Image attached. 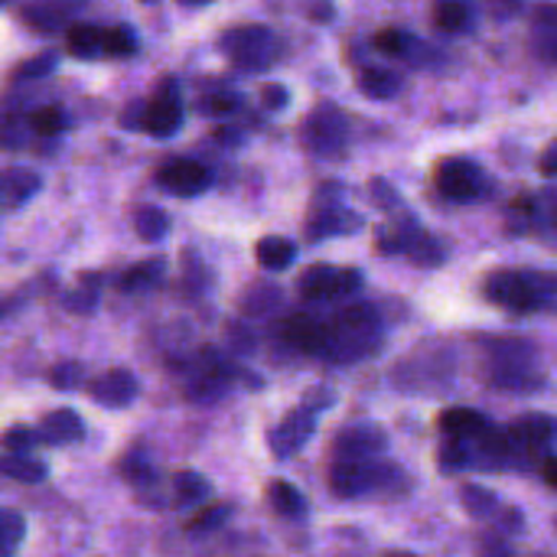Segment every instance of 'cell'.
<instances>
[{
  "label": "cell",
  "mask_w": 557,
  "mask_h": 557,
  "mask_svg": "<svg viewBox=\"0 0 557 557\" xmlns=\"http://www.w3.org/2000/svg\"><path fill=\"white\" fill-rule=\"evenodd\" d=\"M382 320L372 304H349L330 320H323V356L330 362H359L379 352Z\"/></svg>",
  "instance_id": "6da1fadb"
},
{
  "label": "cell",
  "mask_w": 557,
  "mask_h": 557,
  "mask_svg": "<svg viewBox=\"0 0 557 557\" xmlns=\"http://www.w3.org/2000/svg\"><path fill=\"white\" fill-rule=\"evenodd\" d=\"M405 470L382 460V457H362V460H333L330 467V490L339 499H366L382 493H401Z\"/></svg>",
  "instance_id": "7a4b0ae2"
},
{
  "label": "cell",
  "mask_w": 557,
  "mask_h": 557,
  "mask_svg": "<svg viewBox=\"0 0 557 557\" xmlns=\"http://www.w3.org/2000/svg\"><path fill=\"white\" fill-rule=\"evenodd\" d=\"M486 297L509 313H542L555 307V277L542 271H496L483 284Z\"/></svg>",
  "instance_id": "3957f363"
},
{
  "label": "cell",
  "mask_w": 557,
  "mask_h": 557,
  "mask_svg": "<svg viewBox=\"0 0 557 557\" xmlns=\"http://www.w3.org/2000/svg\"><path fill=\"white\" fill-rule=\"evenodd\" d=\"M490 382L506 392H539L545 375L539 369V349L529 339H496L490 346Z\"/></svg>",
  "instance_id": "277c9868"
},
{
  "label": "cell",
  "mask_w": 557,
  "mask_h": 557,
  "mask_svg": "<svg viewBox=\"0 0 557 557\" xmlns=\"http://www.w3.org/2000/svg\"><path fill=\"white\" fill-rule=\"evenodd\" d=\"M219 46L245 72H264V69L277 65V59L284 52L277 33L271 26H261V23H245V26L228 29L219 39Z\"/></svg>",
  "instance_id": "5b68a950"
},
{
  "label": "cell",
  "mask_w": 557,
  "mask_h": 557,
  "mask_svg": "<svg viewBox=\"0 0 557 557\" xmlns=\"http://www.w3.org/2000/svg\"><path fill=\"white\" fill-rule=\"evenodd\" d=\"M362 215L352 212L343 202V186L339 183H323L313 196L310 206V219H307V238L320 242V238H336V235H356L362 232Z\"/></svg>",
  "instance_id": "8992f818"
},
{
  "label": "cell",
  "mask_w": 557,
  "mask_h": 557,
  "mask_svg": "<svg viewBox=\"0 0 557 557\" xmlns=\"http://www.w3.org/2000/svg\"><path fill=\"white\" fill-rule=\"evenodd\" d=\"M490 176L483 173V166H476L470 157H444L434 166V189L460 206L480 202L490 196Z\"/></svg>",
  "instance_id": "52a82bcc"
},
{
  "label": "cell",
  "mask_w": 557,
  "mask_h": 557,
  "mask_svg": "<svg viewBox=\"0 0 557 557\" xmlns=\"http://www.w3.org/2000/svg\"><path fill=\"white\" fill-rule=\"evenodd\" d=\"M304 144L317 157H339L349 144V121L336 104H317L304 124Z\"/></svg>",
  "instance_id": "ba28073f"
},
{
  "label": "cell",
  "mask_w": 557,
  "mask_h": 557,
  "mask_svg": "<svg viewBox=\"0 0 557 557\" xmlns=\"http://www.w3.org/2000/svg\"><path fill=\"white\" fill-rule=\"evenodd\" d=\"M300 297L307 300H339L362 290V271L359 268H333V264H313L297 281Z\"/></svg>",
  "instance_id": "9c48e42d"
},
{
  "label": "cell",
  "mask_w": 557,
  "mask_h": 557,
  "mask_svg": "<svg viewBox=\"0 0 557 557\" xmlns=\"http://www.w3.org/2000/svg\"><path fill=\"white\" fill-rule=\"evenodd\" d=\"M183 98H180V85L176 78L160 82L157 95L150 101H144L140 111V131L153 134V137H173L183 127Z\"/></svg>",
  "instance_id": "30bf717a"
},
{
  "label": "cell",
  "mask_w": 557,
  "mask_h": 557,
  "mask_svg": "<svg viewBox=\"0 0 557 557\" xmlns=\"http://www.w3.org/2000/svg\"><path fill=\"white\" fill-rule=\"evenodd\" d=\"M157 183L163 189H170L173 196H199L209 189L212 173L209 166H202L199 160L189 157H170L157 166Z\"/></svg>",
  "instance_id": "8fae6325"
},
{
  "label": "cell",
  "mask_w": 557,
  "mask_h": 557,
  "mask_svg": "<svg viewBox=\"0 0 557 557\" xmlns=\"http://www.w3.org/2000/svg\"><path fill=\"white\" fill-rule=\"evenodd\" d=\"M313 431H317V411H310L307 405H300L277 428L268 431V447H271V454L277 460H287V457H294L313 437Z\"/></svg>",
  "instance_id": "7c38bea8"
},
{
  "label": "cell",
  "mask_w": 557,
  "mask_h": 557,
  "mask_svg": "<svg viewBox=\"0 0 557 557\" xmlns=\"http://www.w3.org/2000/svg\"><path fill=\"white\" fill-rule=\"evenodd\" d=\"M388 450V434L379 424H352L336 434L333 441V460H362V457H382Z\"/></svg>",
  "instance_id": "4fadbf2b"
},
{
  "label": "cell",
  "mask_w": 557,
  "mask_h": 557,
  "mask_svg": "<svg viewBox=\"0 0 557 557\" xmlns=\"http://www.w3.org/2000/svg\"><path fill=\"white\" fill-rule=\"evenodd\" d=\"M506 437H509L516 457H522V454H545V450H552L555 418L552 414H522L519 421H512Z\"/></svg>",
  "instance_id": "5bb4252c"
},
{
  "label": "cell",
  "mask_w": 557,
  "mask_h": 557,
  "mask_svg": "<svg viewBox=\"0 0 557 557\" xmlns=\"http://www.w3.org/2000/svg\"><path fill=\"white\" fill-rule=\"evenodd\" d=\"M88 395L101 408H127L140 395V382L127 369H108L104 375L88 382Z\"/></svg>",
  "instance_id": "9a60e30c"
},
{
  "label": "cell",
  "mask_w": 557,
  "mask_h": 557,
  "mask_svg": "<svg viewBox=\"0 0 557 557\" xmlns=\"http://www.w3.org/2000/svg\"><path fill=\"white\" fill-rule=\"evenodd\" d=\"M36 437H39V444H49V447H69L85 437V424L72 408H59L42 418Z\"/></svg>",
  "instance_id": "2e32d148"
},
{
  "label": "cell",
  "mask_w": 557,
  "mask_h": 557,
  "mask_svg": "<svg viewBox=\"0 0 557 557\" xmlns=\"http://www.w3.org/2000/svg\"><path fill=\"white\" fill-rule=\"evenodd\" d=\"M281 336L287 339L290 349L304 352V356H323V320L317 317H290L281 330Z\"/></svg>",
  "instance_id": "e0dca14e"
},
{
  "label": "cell",
  "mask_w": 557,
  "mask_h": 557,
  "mask_svg": "<svg viewBox=\"0 0 557 557\" xmlns=\"http://www.w3.org/2000/svg\"><path fill=\"white\" fill-rule=\"evenodd\" d=\"M437 428H441L444 437L473 441V437H480L490 428V418L480 414V411H473V408H447V411H441Z\"/></svg>",
  "instance_id": "ac0fdd59"
},
{
  "label": "cell",
  "mask_w": 557,
  "mask_h": 557,
  "mask_svg": "<svg viewBox=\"0 0 557 557\" xmlns=\"http://www.w3.org/2000/svg\"><path fill=\"white\" fill-rule=\"evenodd\" d=\"M39 176L29 170H7L0 173V212L3 209H20L39 193Z\"/></svg>",
  "instance_id": "d6986e66"
},
{
  "label": "cell",
  "mask_w": 557,
  "mask_h": 557,
  "mask_svg": "<svg viewBox=\"0 0 557 557\" xmlns=\"http://www.w3.org/2000/svg\"><path fill=\"white\" fill-rule=\"evenodd\" d=\"M476 0H437L434 3V26L444 33H467L476 23Z\"/></svg>",
  "instance_id": "ffe728a7"
},
{
  "label": "cell",
  "mask_w": 557,
  "mask_h": 557,
  "mask_svg": "<svg viewBox=\"0 0 557 557\" xmlns=\"http://www.w3.org/2000/svg\"><path fill=\"white\" fill-rule=\"evenodd\" d=\"M255 261L264 271H287L297 261V245L290 238H284V235H264L255 245Z\"/></svg>",
  "instance_id": "44dd1931"
},
{
  "label": "cell",
  "mask_w": 557,
  "mask_h": 557,
  "mask_svg": "<svg viewBox=\"0 0 557 557\" xmlns=\"http://www.w3.org/2000/svg\"><path fill=\"white\" fill-rule=\"evenodd\" d=\"M359 88L372 101H392L401 91V75L385 65H366L359 72Z\"/></svg>",
  "instance_id": "7402d4cb"
},
{
  "label": "cell",
  "mask_w": 557,
  "mask_h": 557,
  "mask_svg": "<svg viewBox=\"0 0 557 557\" xmlns=\"http://www.w3.org/2000/svg\"><path fill=\"white\" fill-rule=\"evenodd\" d=\"M268 503L281 519H304L307 516V499L304 493L287 483V480H271L268 483Z\"/></svg>",
  "instance_id": "603a6c76"
},
{
  "label": "cell",
  "mask_w": 557,
  "mask_h": 557,
  "mask_svg": "<svg viewBox=\"0 0 557 557\" xmlns=\"http://www.w3.org/2000/svg\"><path fill=\"white\" fill-rule=\"evenodd\" d=\"M65 52L72 59H98L101 55V29L91 23L65 26Z\"/></svg>",
  "instance_id": "cb8c5ba5"
},
{
  "label": "cell",
  "mask_w": 557,
  "mask_h": 557,
  "mask_svg": "<svg viewBox=\"0 0 557 557\" xmlns=\"http://www.w3.org/2000/svg\"><path fill=\"white\" fill-rule=\"evenodd\" d=\"M163 277H166V258L157 255V258H147V261H140V264L127 268L124 277H121V290H127V294H134V290H150V287H157Z\"/></svg>",
  "instance_id": "d4e9b609"
},
{
  "label": "cell",
  "mask_w": 557,
  "mask_h": 557,
  "mask_svg": "<svg viewBox=\"0 0 557 557\" xmlns=\"http://www.w3.org/2000/svg\"><path fill=\"white\" fill-rule=\"evenodd\" d=\"M0 473L16 483H42L49 476V467L26 454H7V457H0Z\"/></svg>",
  "instance_id": "484cf974"
},
{
  "label": "cell",
  "mask_w": 557,
  "mask_h": 557,
  "mask_svg": "<svg viewBox=\"0 0 557 557\" xmlns=\"http://www.w3.org/2000/svg\"><path fill=\"white\" fill-rule=\"evenodd\" d=\"M277 304H281V290H277L274 284H268V281L251 284V287L242 294V313L251 317V320L268 317L271 310H277Z\"/></svg>",
  "instance_id": "4316f807"
},
{
  "label": "cell",
  "mask_w": 557,
  "mask_h": 557,
  "mask_svg": "<svg viewBox=\"0 0 557 557\" xmlns=\"http://www.w3.org/2000/svg\"><path fill=\"white\" fill-rule=\"evenodd\" d=\"M460 499H463V509L473 516V519H480V522H493V516L499 512V496L493 493V490H486V486H480V483H467L463 490H460Z\"/></svg>",
  "instance_id": "83f0119b"
},
{
  "label": "cell",
  "mask_w": 557,
  "mask_h": 557,
  "mask_svg": "<svg viewBox=\"0 0 557 557\" xmlns=\"http://www.w3.org/2000/svg\"><path fill=\"white\" fill-rule=\"evenodd\" d=\"M69 7L65 3H33V7H26L23 10V20L29 23V26H36L39 33H59L65 23H69Z\"/></svg>",
  "instance_id": "f1b7e54d"
},
{
  "label": "cell",
  "mask_w": 557,
  "mask_h": 557,
  "mask_svg": "<svg viewBox=\"0 0 557 557\" xmlns=\"http://www.w3.org/2000/svg\"><path fill=\"white\" fill-rule=\"evenodd\" d=\"M140 49V39L134 33V26L127 23H117V26H108L101 29V55H114V59H127Z\"/></svg>",
  "instance_id": "f546056e"
},
{
  "label": "cell",
  "mask_w": 557,
  "mask_h": 557,
  "mask_svg": "<svg viewBox=\"0 0 557 557\" xmlns=\"http://www.w3.org/2000/svg\"><path fill=\"white\" fill-rule=\"evenodd\" d=\"M173 496L180 506H199L212 496V486L202 473H193V470H183L173 476Z\"/></svg>",
  "instance_id": "4dcf8cb0"
},
{
  "label": "cell",
  "mask_w": 557,
  "mask_h": 557,
  "mask_svg": "<svg viewBox=\"0 0 557 557\" xmlns=\"http://www.w3.org/2000/svg\"><path fill=\"white\" fill-rule=\"evenodd\" d=\"M98 284H101L98 274H82L78 287L69 290V294H62V307H65L69 313H75V317L91 313V310L98 307Z\"/></svg>",
  "instance_id": "1f68e13d"
},
{
  "label": "cell",
  "mask_w": 557,
  "mask_h": 557,
  "mask_svg": "<svg viewBox=\"0 0 557 557\" xmlns=\"http://www.w3.org/2000/svg\"><path fill=\"white\" fill-rule=\"evenodd\" d=\"M134 232L144 242H163L170 235V215L157 206H140L134 212Z\"/></svg>",
  "instance_id": "d6a6232c"
},
{
  "label": "cell",
  "mask_w": 557,
  "mask_h": 557,
  "mask_svg": "<svg viewBox=\"0 0 557 557\" xmlns=\"http://www.w3.org/2000/svg\"><path fill=\"white\" fill-rule=\"evenodd\" d=\"M535 39H539V52L545 62H555L557 55V10L555 3H542L535 13Z\"/></svg>",
  "instance_id": "836d02e7"
},
{
  "label": "cell",
  "mask_w": 557,
  "mask_h": 557,
  "mask_svg": "<svg viewBox=\"0 0 557 557\" xmlns=\"http://www.w3.org/2000/svg\"><path fill=\"white\" fill-rule=\"evenodd\" d=\"M372 46L388 55V59H401V55H411L418 49V39L408 33V29H398V26H388V29H379L372 36Z\"/></svg>",
  "instance_id": "e575fe53"
},
{
  "label": "cell",
  "mask_w": 557,
  "mask_h": 557,
  "mask_svg": "<svg viewBox=\"0 0 557 557\" xmlns=\"http://www.w3.org/2000/svg\"><path fill=\"white\" fill-rule=\"evenodd\" d=\"M405 255H408L418 268H437V264H444V258H447L444 245H441L431 232H424V228L411 238V245L405 248Z\"/></svg>",
  "instance_id": "d590c367"
},
{
  "label": "cell",
  "mask_w": 557,
  "mask_h": 557,
  "mask_svg": "<svg viewBox=\"0 0 557 557\" xmlns=\"http://www.w3.org/2000/svg\"><path fill=\"white\" fill-rule=\"evenodd\" d=\"M69 127V117L59 104H42L36 111H29V131L36 137H55Z\"/></svg>",
  "instance_id": "8d00e7d4"
},
{
  "label": "cell",
  "mask_w": 557,
  "mask_h": 557,
  "mask_svg": "<svg viewBox=\"0 0 557 557\" xmlns=\"http://www.w3.org/2000/svg\"><path fill=\"white\" fill-rule=\"evenodd\" d=\"M437 463H441V470H444V473H460V470H470V467H473L470 441H457V437H447V441L441 444Z\"/></svg>",
  "instance_id": "74e56055"
},
{
  "label": "cell",
  "mask_w": 557,
  "mask_h": 557,
  "mask_svg": "<svg viewBox=\"0 0 557 557\" xmlns=\"http://www.w3.org/2000/svg\"><path fill=\"white\" fill-rule=\"evenodd\" d=\"M228 516H232V506H206L202 512H196L189 522H186V535H193V539H199V535H209V532H219L225 522H228Z\"/></svg>",
  "instance_id": "f35d334b"
},
{
  "label": "cell",
  "mask_w": 557,
  "mask_h": 557,
  "mask_svg": "<svg viewBox=\"0 0 557 557\" xmlns=\"http://www.w3.org/2000/svg\"><path fill=\"white\" fill-rule=\"evenodd\" d=\"M193 108L206 117H225V114H235L242 108V98L235 91H212V95L196 98Z\"/></svg>",
  "instance_id": "ab89813d"
},
{
  "label": "cell",
  "mask_w": 557,
  "mask_h": 557,
  "mask_svg": "<svg viewBox=\"0 0 557 557\" xmlns=\"http://www.w3.org/2000/svg\"><path fill=\"white\" fill-rule=\"evenodd\" d=\"M26 535V519L20 512H10V509H0V555H10L20 548Z\"/></svg>",
  "instance_id": "60d3db41"
},
{
  "label": "cell",
  "mask_w": 557,
  "mask_h": 557,
  "mask_svg": "<svg viewBox=\"0 0 557 557\" xmlns=\"http://www.w3.org/2000/svg\"><path fill=\"white\" fill-rule=\"evenodd\" d=\"M55 65H59V52H55V49H46V52H39V55L26 59V62L13 72V82L46 78V75H52V72H55Z\"/></svg>",
  "instance_id": "b9f144b4"
},
{
  "label": "cell",
  "mask_w": 557,
  "mask_h": 557,
  "mask_svg": "<svg viewBox=\"0 0 557 557\" xmlns=\"http://www.w3.org/2000/svg\"><path fill=\"white\" fill-rule=\"evenodd\" d=\"M82 382H85V366L75 362V359L55 362V366L49 369V385H52L55 392H75Z\"/></svg>",
  "instance_id": "7bdbcfd3"
},
{
  "label": "cell",
  "mask_w": 557,
  "mask_h": 557,
  "mask_svg": "<svg viewBox=\"0 0 557 557\" xmlns=\"http://www.w3.org/2000/svg\"><path fill=\"white\" fill-rule=\"evenodd\" d=\"M36 444H39V437H36V431H29V428H10L7 434H0V447H3L7 454H29Z\"/></svg>",
  "instance_id": "ee69618b"
},
{
  "label": "cell",
  "mask_w": 557,
  "mask_h": 557,
  "mask_svg": "<svg viewBox=\"0 0 557 557\" xmlns=\"http://www.w3.org/2000/svg\"><path fill=\"white\" fill-rule=\"evenodd\" d=\"M369 189H372V202H379V209H382L385 215H392V212L405 209L392 183H385V180H372V183H369Z\"/></svg>",
  "instance_id": "f6af8a7d"
},
{
  "label": "cell",
  "mask_w": 557,
  "mask_h": 557,
  "mask_svg": "<svg viewBox=\"0 0 557 557\" xmlns=\"http://www.w3.org/2000/svg\"><path fill=\"white\" fill-rule=\"evenodd\" d=\"M261 101H264V108H271V111H284V108L290 104V91H287L284 85L271 82V85L261 88Z\"/></svg>",
  "instance_id": "bcb514c9"
},
{
  "label": "cell",
  "mask_w": 557,
  "mask_h": 557,
  "mask_svg": "<svg viewBox=\"0 0 557 557\" xmlns=\"http://www.w3.org/2000/svg\"><path fill=\"white\" fill-rule=\"evenodd\" d=\"M304 401H307V408H310V411H317V414H320V411H326V408H333V405H336V392H333V388H313V392H307V398H304Z\"/></svg>",
  "instance_id": "7dc6e473"
},
{
  "label": "cell",
  "mask_w": 557,
  "mask_h": 557,
  "mask_svg": "<svg viewBox=\"0 0 557 557\" xmlns=\"http://www.w3.org/2000/svg\"><path fill=\"white\" fill-rule=\"evenodd\" d=\"M522 10V0H493V16L496 20H512Z\"/></svg>",
  "instance_id": "c3c4849f"
},
{
  "label": "cell",
  "mask_w": 557,
  "mask_h": 557,
  "mask_svg": "<svg viewBox=\"0 0 557 557\" xmlns=\"http://www.w3.org/2000/svg\"><path fill=\"white\" fill-rule=\"evenodd\" d=\"M542 476H545V486L548 490H555L557 486V457L552 450H545V457H542Z\"/></svg>",
  "instance_id": "681fc988"
},
{
  "label": "cell",
  "mask_w": 557,
  "mask_h": 557,
  "mask_svg": "<svg viewBox=\"0 0 557 557\" xmlns=\"http://www.w3.org/2000/svg\"><path fill=\"white\" fill-rule=\"evenodd\" d=\"M555 153L557 144L552 140V144L545 147V153H542V173H545V176H555Z\"/></svg>",
  "instance_id": "f907efd6"
},
{
  "label": "cell",
  "mask_w": 557,
  "mask_h": 557,
  "mask_svg": "<svg viewBox=\"0 0 557 557\" xmlns=\"http://www.w3.org/2000/svg\"><path fill=\"white\" fill-rule=\"evenodd\" d=\"M215 137H222V144H238L242 134H238V131H219Z\"/></svg>",
  "instance_id": "816d5d0a"
},
{
  "label": "cell",
  "mask_w": 557,
  "mask_h": 557,
  "mask_svg": "<svg viewBox=\"0 0 557 557\" xmlns=\"http://www.w3.org/2000/svg\"><path fill=\"white\" fill-rule=\"evenodd\" d=\"M183 7H206V3H212V0H180Z\"/></svg>",
  "instance_id": "f5cc1de1"
},
{
  "label": "cell",
  "mask_w": 557,
  "mask_h": 557,
  "mask_svg": "<svg viewBox=\"0 0 557 557\" xmlns=\"http://www.w3.org/2000/svg\"><path fill=\"white\" fill-rule=\"evenodd\" d=\"M140 3H160V0H140Z\"/></svg>",
  "instance_id": "db71d44e"
},
{
  "label": "cell",
  "mask_w": 557,
  "mask_h": 557,
  "mask_svg": "<svg viewBox=\"0 0 557 557\" xmlns=\"http://www.w3.org/2000/svg\"><path fill=\"white\" fill-rule=\"evenodd\" d=\"M0 3H3V0H0Z\"/></svg>",
  "instance_id": "11a10c76"
}]
</instances>
